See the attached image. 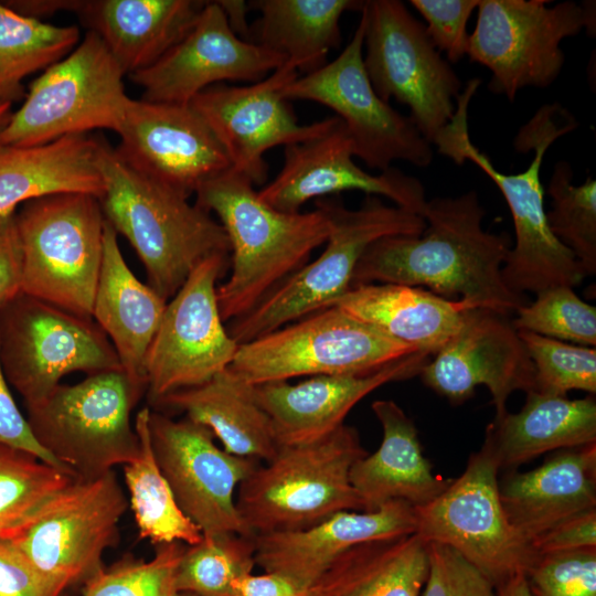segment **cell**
I'll return each mask as SVG.
<instances>
[{
	"label": "cell",
	"instance_id": "obj_1",
	"mask_svg": "<svg viewBox=\"0 0 596 596\" xmlns=\"http://www.w3.org/2000/svg\"><path fill=\"white\" fill-rule=\"evenodd\" d=\"M485 214L475 190L428 200L423 214L425 231L417 236H387L373 242L354 268L351 287H426L446 299L513 315L528 300L512 292L501 276L511 238L507 232L485 231Z\"/></svg>",
	"mask_w": 596,
	"mask_h": 596
},
{
	"label": "cell",
	"instance_id": "obj_2",
	"mask_svg": "<svg viewBox=\"0 0 596 596\" xmlns=\"http://www.w3.org/2000/svg\"><path fill=\"white\" fill-rule=\"evenodd\" d=\"M194 195L199 207L219 217L230 242L231 274L217 286L224 322L245 316L306 265L332 228L322 198L313 211L281 212L232 168L204 182Z\"/></svg>",
	"mask_w": 596,
	"mask_h": 596
},
{
	"label": "cell",
	"instance_id": "obj_3",
	"mask_svg": "<svg viewBox=\"0 0 596 596\" xmlns=\"http://www.w3.org/2000/svg\"><path fill=\"white\" fill-rule=\"evenodd\" d=\"M577 126L575 117L561 104L541 106L514 137L517 151L534 152L530 166L515 174L498 171L488 156L471 142L466 115L454 116L435 141L437 151L456 164L469 160L478 166L504 196L513 220L515 242L508 252L501 276L517 295L538 294L554 287L574 288L586 277L575 255L549 226L540 178L550 146Z\"/></svg>",
	"mask_w": 596,
	"mask_h": 596
},
{
	"label": "cell",
	"instance_id": "obj_4",
	"mask_svg": "<svg viewBox=\"0 0 596 596\" xmlns=\"http://www.w3.org/2000/svg\"><path fill=\"white\" fill-rule=\"evenodd\" d=\"M99 199L106 221L132 246L148 285L164 300L213 255H231L223 226L189 198L128 166L99 138Z\"/></svg>",
	"mask_w": 596,
	"mask_h": 596
},
{
	"label": "cell",
	"instance_id": "obj_5",
	"mask_svg": "<svg viewBox=\"0 0 596 596\" xmlns=\"http://www.w3.org/2000/svg\"><path fill=\"white\" fill-rule=\"evenodd\" d=\"M366 454L359 432L345 424L321 439L279 446L238 486L237 510L255 535L305 529L340 511H365L350 469Z\"/></svg>",
	"mask_w": 596,
	"mask_h": 596
},
{
	"label": "cell",
	"instance_id": "obj_6",
	"mask_svg": "<svg viewBox=\"0 0 596 596\" xmlns=\"http://www.w3.org/2000/svg\"><path fill=\"white\" fill-rule=\"evenodd\" d=\"M322 199L332 222L323 252L254 309L231 321L227 331L238 344L333 306L351 288L354 268L373 242L387 236H417L427 226L423 216L386 205L375 195H366L356 210L333 198Z\"/></svg>",
	"mask_w": 596,
	"mask_h": 596
},
{
	"label": "cell",
	"instance_id": "obj_7",
	"mask_svg": "<svg viewBox=\"0 0 596 596\" xmlns=\"http://www.w3.org/2000/svg\"><path fill=\"white\" fill-rule=\"evenodd\" d=\"M145 393L123 370L60 384L26 406L39 445L76 479L89 480L124 466L139 453L131 412Z\"/></svg>",
	"mask_w": 596,
	"mask_h": 596
},
{
	"label": "cell",
	"instance_id": "obj_8",
	"mask_svg": "<svg viewBox=\"0 0 596 596\" xmlns=\"http://www.w3.org/2000/svg\"><path fill=\"white\" fill-rule=\"evenodd\" d=\"M22 253V292L92 318L106 219L99 199L58 193L32 199L15 212Z\"/></svg>",
	"mask_w": 596,
	"mask_h": 596
},
{
	"label": "cell",
	"instance_id": "obj_9",
	"mask_svg": "<svg viewBox=\"0 0 596 596\" xmlns=\"http://www.w3.org/2000/svg\"><path fill=\"white\" fill-rule=\"evenodd\" d=\"M417 352L331 306L240 344L228 369L257 385L299 376L369 375Z\"/></svg>",
	"mask_w": 596,
	"mask_h": 596
},
{
	"label": "cell",
	"instance_id": "obj_10",
	"mask_svg": "<svg viewBox=\"0 0 596 596\" xmlns=\"http://www.w3.org/2000/svg\"><path fill=\"white\" fill-rule=\"evenodd\" d=\"M125 76L102 39L88 30L31 83L22 106L0 131V145L39 146L95 129L117 132L130 99Z\"/></svg>",
	"mask_w": 596,
	"mask_h": 596
},
{
	"label": "cell",
	"instance_id": "obj_11",
	"mask_svg": "<svg viewBox=\"0 0 596 596\" xmlns=\"http://www.w3.org/2000/svg\"><path fill=\"white\" fill-rule=\"evenodd\" d=\"M128 504L114 470L74 479L1 540L63 592L104 568V553L117 543Z\"/></svg>",
	"mask_w": 596,
	"mask_h": 596
},
{
	"label": "cell",
	"instance_id": "obj_12",
	"mask_svg": "<svg viewBox=\"0 0 596 596\" xmlns=\"http://www.w3.org/2000/svg\"><path fill=\"white\" fill-rule=\"evenodd\" d=\"M479 0L467 55L491 71L488 88L513 102L524 87H547L565 62L561 42L583 29L595 35V2Z\"/></svg>",
	"mask_w": 596,
	"mask_h": 596
},
{
	"label": "cell",
	"instance_id": "obj_13",
	"mask_svg": "<svg viewBox=\"0 0 596 596\" xmlns=\"http://www.w3.org/2000/svg\"><path fill=\"white\" fill-rule=\"evenodd\" d=\"M4 376L34 405L72 372L123 370L109 339L93 320L21 292L0 310Z\"/></svg>",
	"mask_w": 596,
	"mask_h": 596
},
{
	"label": "cell",
	"instance_id": "obj_14",
	"mask_svg": "<svg viewBox=\"0 0 596 596\" xmlns=\"http://www.w3.org/2000/svg\"><path fill=\"white\" fill-rule=\"evenodd\" d=\"M364 67L376 94L409 108V118L433 145L455 113L461 81L433 45L425 25L400 0H366Z\"/></svg>",
	"mask_w": 596,
	"mask_h": 596
},
{
	"label": "cell",
	"instance_id": "obj_15",
	"mask_svg": "<svg viewBox=\"0 0 596 596\" xmlns=\"http://www.w3.org/2000/svg\"><path fill=\"white\" fill-rule=\"evenodd\" d=\"M499 467L482 445L464 472L428 503L416 508V532L450 546L496 588L525 574L538 553L513 529L499 496Z\"/></svg>",
	"mask_w": 596,
	"mask_h": 596
},
{
	"label": "cell",
	"instance_id": "obj_16",
	"mask_svg": "<svg viewBox=\"0 0 596 596\" xmlns=\"http://www.w3.org/2000/svg\"><path fill=\"white\" fill-rule=\"evenodd\" d=\"M365 19L360 22L339 56L286 84L287 100L304 99L336 111L352 141L353 155L369 168L384 171L396 160L416 167L433 161V145L408 116L396 111L374 91L363 62Z\"/></svg>",
	"mask_w": 596,
	"mask_h": 596
},
{
	"label": "cell",
	"instance_id": "obj_17",
	"mask_svg": "<svg viewBox=\"0 0 596 596\" xmlns=\"http://www.w3.org/2000/svg\"><path fill=\"white\" fill-rule=\"evenodd\" d=\"M230 256L204 259L167 302L146 361L151 404L201 385L232 364L240 344L224 326L216 285L230 266Z\"/></svg>",
	"mask_w": 596,
	"mask_h": 596
},
{
	"label": "cell",
	"instance_id": "obj_18",
	"mask_svg": "<svg viewBox=\"0 0 596 596\" xmlns=\"http://www.w3.org/2000/svg\"><path fill=\"white\" fill-rule=\"evenodd\" d=\"M149 434L179 508L202 534L255 536L237 510L235 492L258 460L221 449L207 427L187 417L173 419L150 411Z\"/></svg>",
	"mask_w": 596,
	"mask_h": 596
},
{
	"label": "cell",
	"instance_id": "obj_19",
	"mask_svg": "<svg viewBox=\"0 0 596 596\" xmlns=\"http://www.w3.org/2000/svg\"><path fill=\"white\" fill-rule=\"evenodd\" d=\"M298 76L285 63L251 85H212L190 103L223 146L232 169L254 185L267 179V150L316 138L338 120L333 116L309 125L298 123L289 100L281 95L284 86Z\"/></svg>",
	"mask_w": 596,
	"mask_h": 596
},
{
	"label": "cell",
	"instance_id": "obj_20",
	"mask_svg": "<svg viewBox=\"0 0 596 596\" xmlns=\"http://www.w3.org/2000/svg\"><path fill=\"white\" fill-rule=\"evenodd\" d=\"M115 150L136 171L190 198L232 168L203 117L190 105L130 98Z\"/></svg>",
	"mask_w": 596,
	"mask_h": 596
},
{
	"label": "cell",
	"instance_id": "obj_21",
	"mask_svg": "<svg viewBox=\"0 0 596 596\" xmlns=\"http://www.w3.org/2000/svg\"><path fill=\"white\" fill-rule=\"evenodd\" d=\"M422 368L423 383L453 404H461L479 385L491 393L496 416L507 411L514 391H534V366L509 315L470 308L455 334Z\"/></svg>",
	"mask_w": 596,
	"mask_h": 596
},
{
	"label": "cell",
	"instance_id": "obj_22",
	"mask_svg": "<svg viewBox=\"0 0 596 596\" xmlns=\"http://www.w3.org/2000/svg\"><path fill=\"white\" fill-rule=\"evenodd\" d=\"M286 58L237 38L216 1H206L188 34L149 67L128 75L141 99L187 105L223 81L256 83Z\"/></svg>",
	"mask_w": 596,
	"mask_h": 596
},
{
	"label": "cell",
	"instance_id": "obj_23",
	"mask_svg": "<svg viewBox=\"0 0 596 596\" xmlns=\"http://www.w3.org/2000/svg\"><path fill=\"white\" fill-rule=\"evenodd\" d=\"M284 155L279 173L258 191L278 211L296 213L311 199L362 191L366 195L385 196L412 213L424 214L427 200L422 182L393 167L379 174L361 169L352 159V141L339 117L324 134L286 146Z\"/></svg>",
	"mask_w": 596,
	"mask_h": 596
},
{
	"label": "cell",
	"instance_id": "obj_24",
	"mask_svg": "<svg viewBox=\"0 0 596 596\" xmlns=\"http://www.w3.org/2000/svg\"><path fill=\"white\" fill-rule=\"evenodd\" d=\"M429 356L417 352L369 375H316L295 384H257L253 393L270 418L278 446L307 444L342 426L349 412L374 390L418 375Z\"/></svg>",
	"mask_w": 596,
	"mask_h": 596
},
{
	"label": "cell",
	"instance_id": "obj_25",
	"mask_svg": "<svg viewBox=\"0 0 596 596\" xmlns=\"http://www.w3.org/2000/svg\"><path fill=\"white\" fill-rule=\"evenodd\" d=\"M415 532L416 508L392 500L373 511H340L305 529L256 534L255 562L264 572L310 586L353 546Z\"/></svg>",
	"mask_w": 596,
	"mask_h": 596
},
{
	"label": "cell",
	"instance_id": "obj_26",
	"mask_svg": "<svg viewBox=\"0 0 596 596\" xmlns=\"http://www.w3.org/2000/svg\"><path fill=\"white\" fill-rule=\"evenodd\" d=\"M508 521L530 545L564 520L596 508V443L555 450L530 471L499 480Z\"/></svg>",
	"mask_w": 596,
	"mask_h": 596
},
{
	"label": "cell",
	"instance_id": "obj_27",
	"mask_svg": "<svg viewBox=\"0 0 596 596\" xmlns=\"http://www.w3.org/2000/svg\"><path fill=\"white\" fill-rule=\"evenodd\" d=\"M167 302L131 272L118 234L106 221L92 318L109 339L123 371L145 393L147 355Z\"/></svg>",
	"mask_w": 596,
	"mask_h": 596
},
{
	"label": "cell",
	"instance_id": "obj_28",
	"mask_svg": "<svg viewBox=\"0 0 596 596\" xmlns=\"http://www.w3.org/2000/svg\"><path fill=\"white\" fill-rule=\"evenodd\" d=\"M201 0H78L75 14L104 42L125 75L145 70L196 22Z\"/></svg>",
	"mask_w": 596,
	"mask_h": 596
},
{
	"label": "cell",
	"instance_id": "obj_29",
	"mask_svg": "<svg viewBox=\"0 0 596 596\" xmlns=\"http://www.w3.org/2000/svg\"><path fill=\"white\" fill-rule=\"evenodd\" d=\"M371 408L383 429L380 447L359 458L350 469V482L365 511L392 500L421 507L440 494L451 479L436 475L424 456L414 422L392 400H376Z\"/></svg>",
	"mask_w": 596,
	"mask_h": 596
},
{
	"label": "cell",
	"instance_id": "obj_30",
	"mask_svg": "<svg viewBox=\"0 0 596 596\" xmlns=\"http://www.w3.org/2000/svg\"><path fill=\"white\" fill-rule=\"evenodd\" d=\"M99 138L72 135L29 147L0 145V215L23 203L58 193L98 199L104 180L98 168Z\"/></svg>",
	"mask_w": 596,
	"mask_h": 596
},
{
	"label": "cell",
	"instance_id": "obj_31",
	"mask_svg": "<svg viewBox=\"0 0 596 596\" xmlns=\"http://www.w3.org/2000/svg\"><path fill=\"white\" fill-rule=\"evenodd\" d=\"M592 443H596L594 395L570 400L531 391L518 413L494 417L482 445L499 470H512L544 453Z\"/></svg>",
	"mask_w": 596,
	"mask_h": 596
},
{
	"label": "cell",
	"instance_id": "obj_32",
	"mask_svg": "<svg viewBox=\"0 0 596 596\" xmlns=\"http://www.w3.org/2000/svg\"><path fill=\"white\" fill-rule=\"evenodd\" d=\"M333 306L430 356L459 329L465 312L476 308L465 300L397 284L351 287Z\"/></svg>",
	"mask_w": 596,
	"mask_h": 596
},
{
	"label": "cell",
	"instance_id": "obj_33",
	"mask_svg": "<svg viewBox=\"0 0 596 596\" xmlns=\"http://www.w3.org/2000/svg\"><path fill=\"white\" fill-rule=\"evenodd\" d=\"M156 405L181 412L207 427L232 455L265 462L278 450L270 418L256 401L253 385L228 368L201 385L164 396Z\"/></svg>",
	"mask_w": 596,
	"mask_h": 596
},
{
	"label": "cell",
	"instance_id": "obj_34",
	"mask_svg": "<svg viewBox=\"0 0 596 596\" xmlns=\"http://www.w3.org/2000/svg\"><path fill=\"white\" fill-rule=\"evenodd\" d=\"M428 542L417 533L353 546L309 586L308 596H419Z\"/></svg>",
	"mask_w": 596,
	"mask_h": 596
},
{
	"label": "cell",
	"instance_id": "obj_35",
	"mask_svg": "<svg viewBox=\"0 0 596 596\" xmlns=\"http://www.w3.org/2000/svg\"><path fill=\"white\" fill-rule=\"evenodd\" d=\"M359 0H252L260 12L251 25L249 42L286 58L298 73L309 74L327 64L331 49L341 45L339 21L349 10L361 11Z\"/></svg>",
	"mask_w": 596,
	"mask_h": 596
},
{
	"label": "cell",
	"instance_id": "obj_36",
	"mask_svg": "<svg viewBox=\"0 0 596 596\" xmlns=\"http://www.w3.org/2000/svg\"><path fill=\"white\" fill-rule=\"evenodd\" d=\"M148 406L138 411L135 429L139 453L123 466L139 538L155 545L181 542L193 545L201 541V530L179 508L172 490L161 472L152 451L149 434Z\"/></svg>",
	"mask_w": 596,
	"mask_h": 596
},
{
	"label": "cell",
	"instance_id": "obj_37",
	"mask_svg": "<svg viewBox=\"0 0 596 596\" xmlns=\"http://www.w3.org/2000/svg\"><path fill=\"white\" fill-rule=\"evenodd\" d=\"M79 36L76 26L24 17L0 1V102L25 97L23 79L66 56Z\"/></svg>",
	"mask_w": 596,
	"mask_h": 596
},
{
	"label": "cell",
	"instance_id": "obj_38",
	"mask_svg": "<svg viewBox=\"0 0 596 596\" xmlns=\"http://www.w3.org/2000/svg\"><path fill=\"white\" fill-rule=\"evenodd\" d=\"M255 566L254 536L203 534L200 542L184 547L177 567V588L196 596H228L232 583L253 573Z\"/></svg>",
	"mask_w": 596,
	"mask_h": 596
},
{
	"label": "cell",
	"instance_id": "obj_39",
	"mask_svg": "<svg viewBox=\"0 0 596 596\" xmlns=\"http://www.w3.org/2000/svg\"><path fill=\"white\" fill-rule=\"evenodd\" d=\"M573 175L567 161L554 164L546 189L552 200L546 217L552 233L590 276L596 273V181L588 177L574 185Z\"/></svg>",
	"mask_w": 596,
	"mask_h": 596
},
{
	"label": "cell",
	"instance_id": "obj_40",
	"mask_svg": "<svg viewBox=\"0 0 596 596\" xmlns=\"http://www.w3.org/2000/svg\"><path fill=\"white\" fill-rule=\"evenodd\" d=\"M74 479L28 451L0 444V539Z\"/></svg>",
	"mask_w": 596,
	"mask_h": 596
},
{
	"label": "cell",
	"instance_id": "obj_41",
	"mask_svg": "<svg viewBox=\"0 0 596 596\" xmlns=\"http://www.w3.org/2000/svg\"><path fill=\"white\" fill-rule=\"evenodd\" d=\"M534 366V392L567 397L571 390L596 393V350L517 330Z\"/></svg>",
	"mask_w": 596,
	"mask_h": 596
},
{
	"label": "cell",
	"instance_id": "obj_42",
	"mask_svg": "<svg viewBox=\"0 0 596 596\" xmlns=\"http://www.w3.org/2000/svg\"><path fill=\"white\" fill-rule=\"evenodd\" d=\"M532 302L519 307L511 323L563 342L595 347L596 308L583 301L571 287L542 290Z\"/></svg>",
	"mask_w": 596,
	"mask_h": 596
},
{
	"label": "cell",
	"instance_id": "obj_43",
	"mask_svg": "<svg viewBox=\"0 0 596 596\" xmlns=\"http://www.w3.org/2000/svg\"><path fill=\"white\" fill-rule=\"evenodd\" d=\"M187 545H157L149 561H126L100 570L85 582L83 596H181L175 574Z\"/></svg>",
	"mask_w": 596,
	"mask_h": 596
},
{
	"label": "cell",
	"instance_id": "obj_44",
	"mask_svg": "<svg viewBox=\"0 0 596 596\" xmlns=\"http://www.w3.org/2000/svg\"><path fill=\"white\" fill-rule=\"evenodd\" d=\"M524 577L530 596H596V547L538 554Z\"/></svg>",
	"mask_w": 596,
	"mask_h": 596
},
{
	"label": "cell",
	"instance_id": "obj_45",
	"mask_svg": "<svg viewBox=\"0 0 596 596\" xmlns=\"http://www.w3.org/2000/svg\"><path fill=\"white\" fill-rule=\"evenodd\" d=\"M423 596H497L494 585L450 546L428 542Z\"/></svg>",
	"mask_w": 596,
	"mask_h": 596
},
{
	"label": "cell",
	"instance_id": "obj_46",
	"mask_svg": "<svg viewBox=\"0 0 596 596\" xmlns=\"http://www.w3.org/2000/svg\"><path fill=\"white\" fill-rule=\"evenodd\" d=\"M426 21V32L438 52L457 63L467 55V22L479 0H411Z\"/></svg>",
	"mask_w": 596,
	"mask_h": 596
},
{
	"label": "cell",
	"instance_id": "obj_47",
	"mask_svg": "<svg viewBox=\"0 0 596 596\" xmlns=\"http://www.w3.org/2000/svg\"><path fill=\"white\" fill-rule=\"evenodd\" d=\"M61 593L12 544L0 539V596H60Z\"/></svg>",
	"mask_w": 596,
	"mask_h": 596
},
{
	"label": "cell",
	"instance_id": "obj_48",
	"mask_svg": "<svg viewBox=\"0 0 596 596\" xmlns=\"http://www.w3.org/2000/svg\"><path fill=\"white\" fill-rule=\"evenodd\" d=\"M0 444L28 451L44 462L62 468L36 441L26 417L19 409L0 361ZM67 471V470H65ZM68 472V471H67ZM71 473V472H70ZM72 475V473H71Z\"/></svg>",
	"mask_w": 596,
	"mask_h": 596
},
{
	"label": "cell",
	"instance_id": "obj_49",
	"mask_svg": "<svg viewBox=\"0 0 596 596\" xmlns=\"http://www.w3.org/2000/svg\"><path fill=\"white\" fill-rule=\"evenodd\" d=\"M538 553L596 547V508L564 520L531 543Z\"/></svg>",
	"mask_w": 596,
	"mask_h": 596
},
{
	"label": "cell",
	"instance_id": "obj_50",
	"mask_svg": "<svg viewBox=\"0 0 596 596\" xmlns=\"http://www.w3.org/2000/svg\"><path fill=\"white\" fill-rule=\"evenodd\" d=\"M22 253L15 212L0 215V310L22 292Z\"/></svg>",
	"mask_w": 596,
	"mask_h": 596
},
{
	"label": "cell",
	"instance_id": "obj_51",
	"mask_svg": "<svg viewBox=\"0 0 596 596\" xmlns=\"http://www.w3.org/2000/svg\"><path fill=\"white\" fill-rule=\"evenodd\" d=\"M309 586L277 573H253L236 578L228 596H308Z\"/></svg>",
	"mask_w": 596,
	"mask_h": 596
},
{
	"label": "cell",
	"instance_id": "obj_52",
	"mask_svg": "<svg viewBox=\"0 0 596 596\" xmlns=\"http://www.w3.org/2000/svg\"><path fill=\"white\" fill-rule=\"evenodd\" d=\"M4 3L19 14L41 20L58 11L75 13L78 0H13Z\"/></svg>",
	"mask_w": 596,
	"mask_h": 596
},
{
	"label": "cell",
	"instance_id": "obj_53",
	"mask_svg": "<svg viewBox=\"0 0 596 596\" xmlns=\"http://www.w3.org/2000/svg\"><path fill=\"white\" fill-rule=\"evenodd\" d=\"M232 32L243 41L251 40V25L247 22L248 2L244 0H217Z\"/></svg>",
	"mask_w": 596,
	"mask_h": 596
},
{
	"label": "cell",
	"instance_id": "obj_54",
	"mask_svg": "<svg viewBox=\"0 0 596 596\" xmlns=\"http://www.w3.org/2000/svg\"><path fill=\"white\" fill-rule=\"evenodd\" d=\"M497 596H530L524 574H519L498 587Z\"/></svg>",
	"mask_w": 596,
	"mask_h": 596
},
{
	"label": "cell",
	"instance_id": "obj_55",
	"mask_svg": "<svg viewBox=\"0 0 596 596\" xmlns=\"http://www.w3.org/2000/svg\"><path fill=\"white\" fill-rule=\"evenodd\" d=\"M11 107V103L0 102V131L7 126L12 116Z\"/></svg>",
	"mask_w": 596,
	"mask_h": 596
},
{
	"label": "cell",
	"instance_id": "obj_56",
	"mask_svg": "<svg viewBox=\"0 0 596 596\" xmlns=\"http://www.w3.org/2000/svg\"><path fill=\"white\" fill-rule=\"evenodd\" d=\"M181 596H196V595L188 594V593H181Z\"/></svg>",
	"mask_w": 596,
	"mask_h": 596
}]
</instances>
